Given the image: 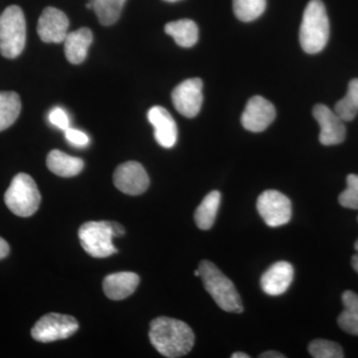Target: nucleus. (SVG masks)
<instances>
[{
  "mask_svg": "<svg viewBox=\"0 0 358 358\" xmlns=\"http://www.w3.org/2000/svg\"><path fill=\"white\" fill-rule=\"evenodd\" d=\"M150 341L155 350L169 358L185 357L194 345L192 329L182 320L160 317L150 326Z\"/></svg>",
  "mask_w": 358,
  "mask_h": 358,
  "instance_id": "nucleus-1",
  "label": "nucleus"
},
{
  "mask_svg": "<svg viewBox=\"0 0 358 358\" xmlns=\"http://www.w3.org/2000/svg\"><path fill=\"white\" fill-rule=\"evenodd\" d=\"M199 270L205 289L219 308L227 313L243 312V303L234 284L219 270L217 266L210 261L203 260L199 264Z\"/></svg>",
  "mask_w": 358,
  "mask_h": 358,
  "instance_id": "nucleus-2",
  "label": "nucleus"
},
{
  "mask_svg": "<svg viewBox=\"0 0 358 358\" xmlns=\"http://www.w3.org/2000/svg\"><path fill=\"white\" fill-rule=\"evenodd\" d=\"M329 38V20L322 0H310L306 7L300 29L301 48L308 54L324 50Z\"/></svg>",
  "mask_w": 358,
  "mask_h": 358,
  "instance_id": "nucleus-3",
  "label": "nucleus"
},
{
  "mask_svg": "<svg viewBox=\"0 0 358 358\" xmlns=\"http://www.w3.org/2000/svg\"><path fill=\"white\" fill-rule=\"evenodd\" d=\"M9 210L20 217H29L38 210L41 195L34 179L26 173L14 176L4 194Z\"/></svg>",
  "mask_w": 358,
  "mask_h": 358,
  "instance_id": "nucleus-4",
  "label": "nucleus"
},
{
  "mask_svg": "<svg viewBox=\"0 0 358 358\" xmlns=\"http://www.w3.org/2000/svg\"><path fill=\"white\" fill-rule=\"evenodd\" d=\"M26 42L24 13L20 7H7L0 16V54L13 59L22 53Z\"/></svg>",
  "mask_w": 358,
  "mask_h": 358,
  "instance_id": "nucleus-5",
  "label": "nucleus"
},
{
  "mask_svg": "<svg viewBox=\"0 0 358 358\" xmlns=\"http://www.w3.org/2000/svg\"><path fill=\"white\" fill-rule=\"evenodd\" d=\"M115 237L112 221H90L79 229V239L82 247L94 258H107L117 253L113 244Z\"/></svg>",
  "mask_w": 358,
  "mask_h": 358,
  "instance_id": "nucleus-6",
  "label": "nucleus"
},
{
  "mask_svg": "<svg viewBox=\"0 0 358 358\" xmlns=\"http://www.w3.org/2000/svg\"><path fill=\"white\" fill-rule=\"evenodd\" d=\"M79 329L75 317L62 313L43 315L31 329V336L39 343H52L72 336Z\"/></svg>",
  "mask_w": 358,
  "mask_h": 358,
  "instance_id": "nucleus-7",
  "label": "nucleus"
},
{
  "mask_svg": "<svg viewBox=\"0 0 358 358\" xmlns=\"http://www.w3.org/2000/svg\"><path fill=\"white\" fill-rule=\"evenodd\" d=\"M257 209L270 227L286 225L292 218L291 200L277 190H266L257 200Z\"/></svg>",
  "mask_w": 358,
  "mask_h": 358,
  "instance_id": "nucleus-8",
  "label": "nucleus"
},
{
  "mask_svg": "<svg viewBox=\"0 0 358 358\" xmlns=\"http://www.w3.org/2000/svg\"><path fill=\"white\" fill-rule=\"evenodd\" d=\"M203 83L199 78L183 81L173 92V103L179 114L186 117L199 115L203 102Z\"/></svg>",
  "mask_w": 358,
  "mask_h": 358,
  "instance_id": "nucleus-9",
  "label": "nucleus"
},
{
  "mask_svg": "<svg viewBox=\"0 0 358 358\" xmlns=\"http://www.w3.org/2000/svg\"><path fill=\"white\" fill-rule=\"evenodd\" d=\"M114 183L120 192L129 195H140L148 189L150 178L141 164L128 162L115 169Z\"/></svg>",
  "mask_w": 358,
  "mask_h": 358,
  "instance_id": "nucleus-10",
  "label": "nucleus"
},
{
  "mask_svg": "<svg viewBox=\"0 0 358 358\" xmlns=\"http://www.w3.org/2000/svg\"><path fill=\"white\" fill-rule=\"evenodd\" d=\"M313 117L319 122L320 141L324 145H336L345 140V122L326 105L319 103L313 110Z\"/></svg>",
  "mask_w": 358,
  "mask_h": 358,
  "instance_id": "nucleus-11",
  "label": "nucleus"
},
{
  "mask_svg": "<svg viewBox=\"0 0 358 358\" xmlns=\"http://www.w3.org/2000/svg\"><path fill=\"white\" fill-rule=\"evenodd\" d=\"M275 109L272 103L261 96L250 99L241 117L242 126L247 131L261 133L274 122Z\"/></svg>",
  "mask_w": 358,
  "mask_h": 358,
  "instance_id": "nucleus-12",
  "label": "nucleus"
},
{
  "mask_svg": "<svg viewBox=\"0 0 358 358\" xmlns=\"http://www.w3.org/2000/svg\"><path fill=\"white\" fill-rule=\"evenodd\" d=\"M69 20L63 11L47 7L42 13L37 25V32L45 43H62L68 34Z\"/></svg>",
  "mask_w": 358,
  "mask_h": 358,
  "instance_id": "nucleus-13",
  "label": "nucleus"
},
{
  "mask_svg": "<svg viewBox=\"0 0 358 358\" xmlns=\"http://www.w3.org/2000/svg\"><path fill=\"white\" fill-rule=\"evenodd\" d=\"M148 119L155 128V138L162 148H171L178 141V127L173 115L160 106L148 110Z\"/></svg>",
  "mask_w": 358,
  "mask_h": 358,
  "instance_id": "nucleus-14",
  "label": "nucleus"
},
{
  "mask_svg": "<svg viewBox=\"0 0 358 358\" xmlns=\"http://www.w3.org/2000/svg\"><path fill=\"white\" fill-rule=\"evenodd\" d=\"M294 267L286 261H280L271 266L261 278V287L268 296L284 294L294 280Z\"/></svg>",
  "mask_w": 358,
  "mask_h": 358,
  "instance_id": "nucleus-15",
  "label": "nucleus"
},
{
  "mask_svg": "<svg viewBox=\"0 0 358 358\" xmlns=\"http://www.w3.org/2000/svg\"><path fill=\"white\" fill-rule=\"evenodd\" d=\"M140 284V277L131 272L115 273L103 280V288L110 300L121 301L134 293Z\"/></svg>",
  "mask_w": 358,
  "mask_h": 358,
  "instance_id": "nucleus-16",
  "label": "nucleus"
},
{
  "mask_svg": "<svg viewBox=\"0 0 358 358\" xmlns=\"http://www.w3.org/2000/svg\"><path fill=\"white\" fill-rule=\"evenodd\" d=\"M93 42V33L89 28H81L68 33L64 40L65 55L72 64H81L88 55L90 45Z\"/></svg>",
  "mask_w": 358,
  "mask_h": 358,
  "instance_id": "nucleus-17",
  "label": "nucleus"
},
{
  "mask_svg": "<svg viewBox=\"0 0 358 358\" xmlns=\"http://www.w3.org/2000/svg\"><path fill=\"white\" fill-rule=\"evenodd\" d=\"M47 166L56 176L72 178L83 171L84 162L78 157H71L61 150H54L49 152L47 157Z\"/></svg>",
  "mask_w": 358,
  "mask_h": 358,
  "instance_id": "nucleus-18",
  "label": "nucleus"
},
{
  "mask_svg": "<svg viewBox=\"0 0 358 358\" xmlns=\"http://www.w3.org/2000/svg\"><path fill=\"white\" fill-rule=\"evenodd\" d=\"M166 34L173 37L176 44L183 48H190L199 40V27L194 21L181 20L167 23L164 27Z\"/></svg>",
  "mask_w": 358,
  "mask_h": 358,
  "instance_id": "nucleus-19",
  "label": "nucleus"
},
{
  "mask_svg": "<svg viewBox=\"0 0 358 358\" xmlns=\"http://www.w3.org/2000/svg\"><path fill=\"white\" fill-rule=\"evenodd\" d=\"M220 202L221 193L217 190L208 193L204 197L194 214L195 223L199 229L208 230L213 226Z\"/></svg>",
  "mask_w": 358,
  "mask_h": 358,
  "instance_id": "nucleus-20",
  "label": "nucleus"
},
{
  "mask_svg": "<svg viewBox=\"0 0 358 358\" xmlns=\"http://www.w3.org/2000/svg\"><path fill=\"white\" fill-rule=\"evenodd\" d=\"M345 310L339 315L338 324L345 333L358 336V296L352 291H346L343 294Z\"/></svg>",
  "mask_w": 358,
  "mask_h": 358,
  "instance_id": "nucleus-21",
  "label": "nucleus"
},
{
  "mask_svg": "<svg viewBox=\"0 0 358 358\" xmlns=\"http://www.w3.org/2000/svg\"><path fill=\"white\" fill-rule=\"evenodd\" d=\"M21 110L20 96L14 92H0V131L13 126Z\"/></svg>",
  "mask_w": 358,
  "mask_h": 358,
  "instance_id": "nucleus-22",
  "label": "nucleus"
},
{
  "mask_svg": "<svg viewBox=\"0 0 358 358\" xmlns=\"http://www.w3.org/2000/svg\"><path fill=\"white\" fill-rule=\"evenodd\" d=\"M334 112L343 122L355 119L358 114V79L350 82L348 93L336 103Z\"/></svg>",
  "mask_w": 358,
  "mask_h": 358,
  "instance_id": "nucleus-23",
  "label": "nucleus"
},
{
  "mask_svg": "<svg viewBox=\"0 0 358 358\" xmlns=\"http://www.w3.org/2000/svg\"><path fill=\"white\" fill-rule=\"evenodd\" d=\"M127 0H91L101 24L110 26L119 20Z\"/></svg>",
  "mask_w": 358,
  "mask_h": 358,
  "instance_id": "nucleus-24",
  "label": "nucleus"
},
{
  "mask_svg": "<svg viewBox=\"0 0 358 358\" xmlns=\"http://www.w3.org/2000/svg\"><path fill=\"white\" fill-rule=\"evenodd\" d=\"M266 0H233V9L238 20L251 22L257 20L265 11Z\"/></svg>",
  "mask_w": 358,
  "mask_h": 358,
  "instance_id": "nucleus-25",
  "label": "nucleus"
},
{
  "mask_svg": "<svg viewBox=\"0 0 358 358\" xmlns=\"http://www.w3.org/2000/svg\"><path fill=\"white\" fill-rule=\"evenodd\" d=\"M308 352L315 358H343V348L338 343L326 339H315L308 345Z\"/></svg>",
  "mask_w": 358,
  "mask_h": 358,
  "instance_id": "nucleus-26",
  "label": "nucleus"
},
{
  "mask_svg": "<svg viewBox=\"0 0 358 358\" xmlns=\"http://www.w3.org/2000/svg\"><path fill=\"white\" fill-rule=\"evenodd\" d=\"M346 189L338 197L339 204L345 208L358 210V176L350 174L346 178Z\"/></svg>",
  "mask_w": 358,
  "mask_h": 358,
  "instance_id": "nucleus-27",
  "label": "nucleus"
},
{
  "mask_svg": "<svg viewBox=\"0 0 358 358\" xmlns=\"http://www.w3.org/2000/svg\"><path fill=\"white\" fill-rule=\"evenodd\" d=\"M48 119L53 126L57 127L58 129H62V131H65L66 129L70 128L69 117L66 114L65 110L61 109V108H54L49 113Z\"/></svg>",
  "mask_w": 358,
  "mask_h": 358,
  "instance_id": "nucleus-28",
  "label": "nucleus"
},
{
  "mask_svg": "<svg viewBox=\"0 0 358 358\" xmlns=\"http://www.w3.org/2000/svg\"><path fill=\"white\" fill-rule=\"evenodd\" d=\"M65 136L70 143L77 147H86L89 145V136L79 129L68 128L65 131Z\"/></svg>",
  "mask_w": 358,
  "mask_h": 358,
  "instance_id": "nucleus-29",
  "label": "nucleus"
},
{
  "mask_svg": "<svg viewBox=\"0 0 358 358\" xmlns=\"http://www.w3.org/2000/svg\"><path fill=\"white\" fill-rule=\"evenodd\" d=\"M9 251H10V248H9L8 243H7L3 238L0 237V260L6 258L8 255Z\"/></svg>",
  "mask_w": 358,
  "mask_h": 358,
  "instance_id": "nucleus-30",
  "label": "nucleus"
},
{
  "mask_svg": "<svg viewBox=\"0 0 358 358\" xmlns=\"http://www.w3.org/2000/svg\"><path fill=\"white\" fill-rule=\"evenodd\" d=\"M112 225H113V229H114L115 233V237L117 236H122V235L124 234V228L122 227V225L121 224L117 222H113L112 221Z\"/></svg>",
  "mask_w": 358,
  "mask_h": 358,
  "instance_id": "nucleus-31",
  "label": "nucleus"
},
{
  "mask_svg": "<svg viewBox=\"0 0 358 358\" xmlns=\"http://www.w3.org/2000/svg\"><path fill=\"white\" fill-rule=\"evenodd\" d=\"M260 358H285L284 355H282L281 352H263L262 355L259 357Z\"/></svg>",
  "mask_w": 358,
  "mask_h": 358,
  "instance_id": "nucleus-32",
  "label": "nucleus"
},
{
  "mask_svg": "<svg viewBox=\"0 0 358 358\" xmlns=\"http://www.w3.org/2000/svg\"><path fill=\"white\" fill-rule=\"evenodd\" d=\"M352 264L353 268H355V272L358 274V254L352 257Z\"/></svg>",
  "mask_w": 358,
  "mask_h": 358,
  "instance_id": "nucleus-33",
  "label": "nucleus"
},
{
  "mask_svg": "<svg viewBox=\"0 0 358 358\" xmlns=\"http://www.w3.org/2000/svg\"><path fill=\"white\" fill-rule=\"evenodd\" d=\"M249 355L244 352H235L232 355V358H249Z\"/></svg>",
  "mask_w": 358,
  "mask_h": 358,
  "instance_id": "nucleus-34",
  "label": "nucleus"
},
{
  "mask_svg": "<svg viewBox=\"0 0 358 358\" xmlns=\"http://www.w3.org/2000/svg\"><path fill=\"white\" fill-rule=\"evenodd\" d=\"M194 275H195V277H199V275H200V272H199V268H197V270H195V271H194Z\"/></svg>",
  "mask_w": 358,
  "mask_h": 358,
  "instance_id": "nucleus-35",
  "label": "nucleus"
},
{
  "mask_svg": "<svg viewBox=\"0 0 358 358\" xmlns=\"http://www.w3.org/2000/svg\"><path fill=\"white\" fill-rule=\"evenodd\" d=\"M164 1H167V2H178V1H180V0H164Z\"/></svg>",
  "mask_w": 358,
  "mask_h": 358,
  "instance_id": "nucleus-36",
  "label": "nucleus"
},
{
  "mask_svg": "<svg viewBox=\"0 0 358 358\" xmlns=\"http://www.w3.org/2000/svg\"><path fill=\"white\" fill-rule=\"evenodd\" d=\"M355 250H357V251L358 252V240L357 242H355Z\"/></svg>",
  "mask_w": 358,
  "mask_h": 358,
  "instance_id": "nucleus-37",
  "label": "nucleus"
}]
</instances>
